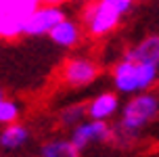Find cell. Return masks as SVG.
Wrapping results in <instances>:
<instances>
[{
    "instance_id": "52a82bcc",
    "label": "cell",
    "mask_w": 159,
    "mask_h": 157,
    "mask_svg": "<svg viewBox=\"0 0 159 157\" xmlns=\"http://www.w3.org/2000/svg\"><path fill=\"white\" fill-rule=\"evenodd\" d=\"M119 111V96L115 92H101L86 105V115L92 122H107Z\"/></svg>"
},
{
    "instance_id": "9c48e42d",
    "label": "cell",
    "mask_w": 159,
    "mask_h": 157,
    "mask_svg": "<svg viewBox=\"0 0 159 157\" xmlns=\"http://www.w3.org/2000/svg\"><path fill=\"white\" fill-rule=\"evenodd\" d=\"M48 36H50V40L55 42L57 46H75L80 42V36H82V30H80L78 21H73V19H69V17H65L61 23H57L52 30L48 31Z\"/></svg>"
},
{
    "instance_id": "3957f363",
    "label": "cell",
    "mask_w": 159,
    "mask_h": 157,
    "mask_svg": "<svg viewBox=\"0 0 159 157\" xmlns=\"http://www.w3.org/2000/svg\"><path fill=\"white\" fill-rule=\"evenodd\" d=\"M157 67L136 63L130 59L121 61L113 67V84L115 90L121 94H140L147 88L153 86V82L157 80Z\"/></svg>"
},
{
    "instance_id": "8fae6325",
    "label": "cell",
    "mask_w": 159,
    "mask_h": 157,
    "mask_svg": "<svg viewBox=\"0 0 159 157\" xmlns=\"http://www.w3.org/2000/svg\"><path fill=\"white\" fill-rule=\"evenodd\" d=\"M30 138V130L21 124H11V126H4L2 132H0V147L2 149H17L25 145Z\"/></svg>"
},
{
    "instance_id": "5b68a950",
    "label": "cell",
    "mask_w": 159,
    "mask_h": 157,
    "mask_svg": "<svg viewBox=\"0 0 159 157\" xmlns=\"http://www.w3.org/2000/svg\"><path fill=\"white\" fill-rule=\"evenodd\" d=\"M65 11L61 7H55V4H46L42 7L40 4L32 15L27 17V21L23 23V34L27 36H42V34H48L57 23H61L65 19Z\"/></svg>"
},
{
    "instance_id": "ba28073f",
    "label": "cell",
    "mask_w": 159,
    "mask_h": 157,
    "mask_svg": "<svg viewBox=\"0 0 159 157\" xmlns=\"http://www.w3.org/2000/svg\"><path fill=\"white\" fill-rule=\"evenodd\" d=\"M124 59L136 63H144V65H153L159 69V36H149L143 42H138L136 46H132L128 50Z\"/></svg>"
},
{
    "instance_id": "9a60e30c",
    "label": "cell",
    "mask_w": 159,
    "mask_h": 157,
    "mask_svg": "<svg viewBox=\"0 0 159 157\" xmlns=\"http://www.w3.org/2000/svg\"><path fill=\"white\" fill-rule=\"evenodd\" d=\"M19 34H23V23L0 15V38H15Z\"/></svg>"
},
{
    "instance_id": "6da1fadb",
    "label": "cell",
    "mask_w": 159,
    "mask_h": 157,
    "mask_svg": "<svg viewBox=\"0 0 159 157\" xmlns=\"http://www.w3.org/2000/svg\"><path fill=\"white\" fill-rule=\"evenodd\" d=\"M119 124L115 130V141H134L149 124H153L159 115V96L155 92L134 94L130 101L119 107Z\"/></svg>"
},
{
    "instance_id": "2e32d148",
    "label": "cell",
    "mask_w": 159,
    "mask_h": 157,
    "mask_svg": "<svg viewBox=\"0 0 159 157\" xmlns=\"http://www.w3.org/2000/svg\"><path fill=\"white\" fill-rule=\"evenodd\" d=\"M4 101V92H2V90H0V103Z\"/></svg>"
},
{
    "instance_id": "5bb4252c",
    "label": "cell",
    "mask_w": 159,
    "mask_h": 157,
    "mask_svg": "<svg viewBox=\"0 0 159 157\" xmlns=\"http://www.w3.org/2000/svg\"><path fill=\"white\" fill-rule=\"evenodd\" d=\"M17 118H19V105L15 101H4L0 103V124L4 126H11L15 124Z\"/></svg>"
},
{
    "instance_id": "30bf717a",
    "label": "cell",
    "mask_w": 159,
    "mask_h": 157,
    "mask_svg": "<svg viewBox=\"0 0 159 157\" xmlns=\"http://www.w3.org/2000/svg\"><path fill=\"white\" fill-rule=\"evenodd\" d=\"M40 7L38 0H0V15L25 23L27 17Z\"/></svg>"
},
{
    "instance_id": "8992f818",
    "label": "cell",
    "mask_w": 159,
    "mask_h": 157,
    "mask_svg": "<svg viewBox=\"0 0 159 157\" xmlns=\"http://www.w3.org/2000/svg\"><path fill=\"white\" fill-rule=\"evenodd\" d=\"M98 76V65L88 57H73L67 59L61 67V78L69 86H88Z\"/></svg>"
},
{
    "instance_id": "7a4b0ae2",
    "label": "cell",
    "mask_w": 159,
    "mask_h": 157,
    "mask_svg": "<svg viewBox=\"0 0 159 157\" xmlns=\"http://www.w3.org/2000/svg\"><path fill=\"white\" fill-rule=\"evenodd\" d=\"M130 8H132L130 0H101V2L90 4L84 13V23H86L88 34L94 38L111 34Z\"/></svg>"
},
{
    "instance_id": "7c38bea8",
    "label": "cell",
    "mask_w": 159,
    "mask_h": 157,
    "mask_svg": "<svg viewBox=\"0 0 159 157\" xmlns=\"http://www.w3.org/2000/svg\"><path fill=\"white\" fill-rule=\"evenodd\" d=\"M42 157H80V151L69 138H55L42 145Z\"/></svg>"
},
{
    "instance_id": "4fadbf2b",
    "label": "cell",
    "mask_w": 159,
    "mask_h": 157,
    "mask_svg": "<svg viewBox=\"0 0 159 157\" xmlns=\"http://www.w3.org/2000/svg\"><path fill=\"white\" fill-rule=\"evenodd\" d=\"M86 118V105L84 103H75V105H67L61 113H59V122L63 128H75L84 122Z\"/></svg>"
},
{
    "instance_id": "277c9868",
    "label": "cell",
    "mask_w": 159,
    "mask_h": 157,
    "mask_svg": "<svg viewBox=\"0 0 159 157\" xmlns=\"http://www.w3.org/2000/svg\"><path fill=\"white\" fill-rule=\"evenodd\" d=\"M71 145L78 151L86 149L90 145H96V142H109L115 141V130L107 122H82L80 126H75L71 130Z\"/></svg>"
}]
</instances>
